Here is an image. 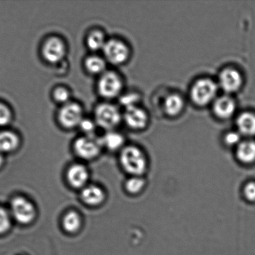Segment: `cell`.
<instances>
[{
    "mask_svg": "<svg viewBox=\"0 0 255 255\" xmlns=\"http://www.w3.org/2000/svg\"><path fill=\"white\" fill-rule=\"evenodd\" d=\"M102 145L110 150H117L123 146L124 139L123 136L119 132L110 131L104 135L101 139Z\"/></svg>",
    "mask_w": 255,
    "mask_h": 255,
    "instance_id": "ffe728a7",
    "label": "cell"
},
{
    "mask_svg": "<svg viewBox=\"0 0 255 255\" xmlns=\"http://www.w3.org/2000/svg\"><path fill=\"white\" fill-rule=\"evenodd\" d=\"M85 67L87 71L92 74H103L106 70V62L101 57L91 56L87 57L85 61Z\"/></svg>",
    "mask_w": 255,
    "mask_h": 255,
    "instance_id": "44dd1931",
    "label": "cell"
},
{
    "mask_svg": "<svg viewBox=\"0 0 255 255\" xmlns=\"http://www.w3.org/2000/svg\"><path fill=\"white\" fill-rule=\"evenodd\" d=\"M121 79L114 72H105L101 75L97 84L100 96L105 99H113L118 96L122 91Z\"/></svg>",
    "mask_w": 255,
    "mask_h": 255,
    "instance_id": "5b68a950",
    "label": "cell"
},
{
    "mask_svg": "<svg viewBox=\"0 0 255 255\" xmlns=\"http://www.w3.org/2000/svg\"><path fill=\"white\" fill-rule=\"evenodd\" d=\"M184 107V102L181 96L177 94H169L164 102V109L169 116H178Z\"/></svg>",
    "mask_w": 255,
    "mask_h": 255,
    "instance_id": "e0dca14e",
    "label": "cell"
},
{
    "mask_svg": "<svg viewBox=\"0 0 255 255\" xmlns=\"http://www.w3.org/2000/svg\"><path fill=\"white\" fill-rule=\"evenodd\" d=\"M42 54L44 59L49 63H58L66 54V47L59 37H51L45 41L42 46Z\"/></svg>",
    "mask_w": 255,
    "mask_h": 255,
    "instance_id": "9c48e42d",
    "label": "cell"
},
{
    "mask_svg": "<svg viewBox=\"0 0 255 255\" xmlns=\"http://www.w3.org/2000/svg\"><path fill=\"white\" fill-rule=\"evenodd\" d=\"M81 199L85 204L89 206H98L104 201L105 194L101 188L96 186L85 187L81 192Z\"/></svg>",
    "mask_w": 255,
    "mask_h": 255,
    "instance_id": "2e32d148",
    "label": "cell"
},
{
    "mask_svg": "<svg viewBox=\"0 0 255 255\" xmlns=\"http://www.w3.org/2000/svg\"><path fill=\"white\" fill-rule=\"evenodd\" d=\"M245 197L250 201H255V182H249L244 186Z\"/></svg>",
    "mask_w": 255,
    "mask_h": 255,
    "instance_id": "f546056e",
    "label": "cell"
},
{
    "mask_svg": "<svg viewBox=\"0 0 255 255\" xmlns=\"http://www.w3.org/2000/svg\"><path fill=\"white\" fill-rule=\"evenodd\" d=\"M53 97L55 101L66 104L70 98L69 92L64 87H57L53 92Z\"/></svg>",
    "mask_w": 255,
    "mask_h": 255,
    "instance_id": "4316f807",
    "label": "cell"
},
{
    "mask_svg": "<svg viewBox=\"0 0 255 255\" xmlns=\"http://www.w3.org/2000/svg\"><path fill=\"white\" fill-rule=\"evenodd\" d=\"M82 115V109L79 104L68 102L59 110L58 121L62 127L72 128L79 127L83 119Z\"/></svg>",
    "mask_w": 255,
    "mask_h": 255,
    "instance_id": "ba28073f",
    "label": "cell"
},
{
    "mask_svg": "<svg viewBox=\"0 0 255 255\" xmlns=\"http://www.w3.org/2000/svg\"><path fill=\"white\" fill-rule=\"evenodd\" d=\"M218 86L213 80L202 78L197 81L192 86L191 97L197 106H205L216 100Z\"/></svg>",
    "mask_w": 255,
    "mask_h": 255,
    "instance_id": "7a4b0ae2",
    "label": "cell"
},
{
    "mask_svg": "<svg viewBox=\"0 0 255 255\" xmlns=\"http://www.w3.org/2000/svg\"><path fill=\"white\" fill-rule=\"evenodd\" d=\"M11 119L9 109L5 105L0 103V126H6Z\"/></svg>",
    "mask_w": 255,
    "mask_h": 255,
    "instance_id": "f1b7e54d",
    "label": "cell"
},
{
    "mask_svg": "<svg viewBox=\"0 0 255 255\" xmlns=\"http://www.w3.org/2000/svg\"><path fill=\"white\" fill-rule=\"evenodd\" d=\"M237 131L242 136L251 137L255 135V114L244 112L237 119Z\"/></svg>",
    "mask_w": 255,
    "mask_h": 255,
    "instance_id": "9a60e30c",
    "label": "cell"
},
{
    "mask_svg": "<svg viewBox=\"0 0 255 255\" xmlns=\"http://www.w3.org/2000/svg\"><path fill=\"white\" fill-rule=\"evenodd\" d=\"M11 211L14 219L18 223L23 225L31 223L36 215L33 204L22 197H17L12 199Z\"/></svg>",
    "mask_w": 255,
    "mask_h": 255,
    "instance_id": "277c9868",
    "label": "cell"
},
{
    "mask_svg": "<svg viewBox=\"0 0 255 255\" xmlns=\"http://www.w3.org/2000/svg\"><path fill=\"white\" fill-rule=\"evenodd\" d=\"M242 136L238 131L227 132L224 137L225 143L229 146L237 147L242 141Z\"/></svg>",
    "mask_w": 255,
    "mask_h": 255,
    "instance_id": "d4e9b609",
    "label": "cell"
},
{
    "mask_svg": "<svg viewBox=\"0 0 255 255\" xmlns=\"http://www.w3.org/2000/svg\"><path fill=\"white\" fill-rule=\"evenodd\" d=\"M106 42L104 34L98 30H95L90 32L86 40L87 47L94 51L103 49Z\"/></svg>",
    "mask_w": 255,
    "mask_h": 255,
    "instance_id": "7402d4cb",
    "label": "cell"
},
{
    "mask_svg": "<svg viewBox=\"0 0 255 255\" xmlns=\"http://www.w3.org/2000/svg\"><path fill=\"white\" fill-rule=\"evenodd\" d=\"M2 163H3V158H2V157L0 155V167L2 166Z\"/></svg>",
    "mask_w": 255,
    "mask_h": 255,
    "instance_id": "4dcf8cb0",
    "label": "cell"
},
{
    "mask_svg": "<svg viewBox=\"0 0 255 255\" xmlns=\"http://www.w3.org/2000/svg\"><path fill=\"white\" fill-rule=\"evenodd\" d=\"M102 50L107 61L112 64H123L129 58L128 47L118 39H112L106 41Z\"/></svg>",
    "mask_w": 255,
    "mask_h": 255,
    "instance_id": "52a82bcc",
    "label": "cell"
},
{
    "mask_svg": "<svg viewBox=\"0 0 255 255\" xmlns=\"http://www.w3.org/2000/svg\"><path fill=\"white\" fill-rule=\"evenodd\" d=\"M88 170L81 164L72 165L67 171L69 183L75 188H81L86 184L89 179Z\"/></svg>",
    "mask_w": 255,
    "mask_h": 255,
    "instance_id": "4fadbf2b",
    "label": "cell"
},
{
    "mask_svg": "<svg viewBox=\"0 0 255 255\" xmlns=\"http://www.w3.org/2000/svg\"><path fill=\"white\" fill-rule=\"evenodd\" d=\"M62 226L68 233H76L81 226V217L76 212H69L65 215L62 220Z\"/></svg>",
    "mask_w": 255,
    "mask_h": 255,
    "instance_id": "d6986e66",
    "label": "cell"
},
{
    "mask_svg": "<svg viewBox=\"0 0 255 255\" xmlns=\"http://www.w3.org/2000/svg\"><path fill=\"white\" fill-rule=\"evenodd\" d=\"M82 131L87 134V136H92L96 128L94 122L90 119H83L79 126Z\"/></svg>",
    "mask_w": 255,
    "mask_h": 255,
    "instance_id": "83f0119b",
    "label": "cell"
},
{
    "mask_svg": "<svg viewBox=\"0 0 255 255\" xmlns=\"http://www.w3.org/2000/svg\"><path fill=\"white\" fill-rule=\"evenodd\" d=\"M140 96L139 94L134 93V92H130L124 94L120 99V102L126 107V109L129 107L137 106V104L139 102Z\"/></svg>",
    "mask_w": 255,
    "mask_h": 255,
    "instance_id": "cb8c5ba5",
    "label": "cell"
},
{
    "mask_svg": "<svg viewBox=\"0 0 255 255\" xmlns=\"http://www.w3.org/2000/svg\"><path fill=\"white\" fill-rule=\"evenodd\" d=\"M11 227V219L6 210L0 207V234L6 232Z\"/></svg>",
    "mask_w": 255,
    "mask_h": 255,
    "instance_id": "484cf974",
    "label": "cell"
},
{
    "mask_svg": "<svg viewBox=\"0 0 255 255\" xmlns=\"http://www.w3.org/2000/svg\"><path fill=\"white\" fill-rule=\"evenodd\" d=\"M94 117L97 126L107 130L118 126L122 119L119 109L114 105L107 103L99 104L96 107Z\"/></svg>",
    "mask_w": 255,
    "mask_h": 255,
    "instance_id": "3957f363",
    "label": "cell"
},
{
    "mask_svg": "<svg viewBox=\"0 0 255 255\" xmlns=\"http://www.w3.org/2000/svg\"><path fill=\"white\" fill-rule=\"evenodd\" d=\"M146 185V181L142 176H132L127 180L126 189L129 193L137 194L142 191Z\"/></svg>",
    "mask_w": 255,
    "mask_h": 255,
    "instance_id": "603a6c76",
    "label": "cell"
},
{
    "mask_svg": "<svg viewBox=\"0 0 255 255\" xmlns=\"http://www.w3.org/2000/svg\"><path fill=\"white\" fill-rule=\"evenodd\" d=\"M102 146L101 139L92 136L79 137L74 142V149L77 156L90 160L98 156Z\"/></svg>",
    "mask_w": 255,
    "mask_h": 255,
    "instance_id": "8992f818",
    "label": "cell"
},
{
    "mask_svg": "<svg viewBox=\"0 0 255 255\" xmlns=\"http://www.w3.org/2000/svg\"><path fill=\"white\" fill-rule=\"evenodd\" d=\"M236 156L244 164H251L255 161V141L251 139L242 140L236 147Z\"/></svg>",
    "mask_w": 255,
    "mask_h": 255,
    "instance_id": "5bb4252c",
    "label": "cell"
},
{
    "mask_svg": "<svg viewBox=\"0 0 255 255\" xmlns=\"http://www.w3.org/2000/svg\"><path fill=\"white\" fill-rule=\"evenodd\" d=\"M236 110L234 99L229 96H223L214 101L213 111L219 119H227L233 116Z\"/></svg>",
    "mask_w": 255,
    "mask_h": 255,
    "instance_id": "7c38bea8",
    "label": "cell"
},
{
    "mask_svg": "<svg viewBox=\"0 0 255 255\" xmlns=\"http://www.w3.org/2000/svg\"><path fill=\"white\" fill-rule=\"evenodd\" d=\"M121 162L124 169L132 176H142L147 171L148 160L143 151L134 146H127L121 152Z\"/></svg>",
    "mask_w": 255,
    "mask_h": 255,
    "instance_id": "6da1fadb",
    "label": "cell"
},
{
    "mask_svg": "<svg viewBox=\"0 0 255 255\" xmlns=\"http://www.w3.org/2000/svg\"><path fill=\"white\" fill-rule=\"evenodd\" d=\"M124 119L127 126L134 129L144 128L148 122L146 111L137 106L126 109Z\"/></svg>",
    "mask_w": 255,
    "mask_h": 255,
    "instance_id": "8fae6325",
    "label": "cell"
},
{
    "mask_svg": "<svg viewBox=\"0 0 255 255\" xmlns=\"http://www.w3.org/2000/svg\"><path fill=\"white\" fill-rule=\"evenodd\" d=\"M243 83L241 72L237 69L228 67L222 70L219 77V85L227 93H234L238 91Z\"/></svg>",
    "mask_w": 255,
    "mask_h": 255,
    "instance_id": "30bf717a",
    "label": "cell"
},
{
    "mask_svg": "<svg viewBox=\"0 0 255 255\" xmlns=\"http://www.w3.org/2000/svg\"><path fill=\"white\" fill-rule=\"evenodd\" d=\"M19 140L16 134L10 131L0 132V152L14 151L19 146Z\"/></svg>",
    "mask_w": 255,
    "mask_h": 255,
    "instance_id": "ac0fdd59",
    "label": "cell"
}]
</instances>
